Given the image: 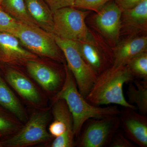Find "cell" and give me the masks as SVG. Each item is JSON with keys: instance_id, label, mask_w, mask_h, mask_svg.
Instances as JSON below:
<instances>
[{"instance_id": "1", "label": "cell", "mask_w": 147, "mask_h": 147, "mask_svg": "<svg viewBox=\"0 0 147 147\" xmlns=\"http://www.w3.org/2000/svg\"><path fill=\"white\" fill-rule=\"evenodd\" d=\"M65 78L61 89L53 97V102L62 99L68 106L72 115L74 136H79L84 124L89 119L119 115L120 110L116 105L102 107L92 105L80 93L75 79L64 64Z\"/></svg>"}, {"instance_id": "2", "label": "cell", "mask_w": 147, "mask_h": 147, "mask_svg": "<svg viewBox=\"0 0 147 147\" xmlns=\"http://www.w3.org/2000/svg\"><path fill=\"white\" fill-rule=\"evenodd\" d=\"M134 80L127 66L111 67L98 75L86 97V100L96 106L115 104L136 110V106L129 103L124 95V85Z\"/></svg>"}, {"instance_id": "3", "label": "cell", "mask_w": 147, "mask_h": 147, "mask_svg": "<svg viewBox=\"0 0 147 147\" xmlns=\"http://www.w3.org/2000/svg\"><path fill=\"white\" fill-rule=\"evenodd\" d=\"M11 34L16 36L27 50L36 55L63 62L62 52L52 34L39 27L19 22Z\"/></svg>"}, {"instance_id": "4", "label": "cell", "mask_w": 147, "mask_h": 147, "mask_svg": "<svg viewBox=\"0 0 147 147\" xmlns=\"http://www.w3.org/2000/svg\"><path fill=\"white\" fill-rule=\"evenodd\" d=\"M89 11H82L73 7L60 9L53 13V32L55 36L76 42L92 38L85 19Z\"/></svg>"}, {"instance_id": "5", "label": "cell", "mask_w": 147, "mask_h": 147, "mask_svg": "<svg viewBox=\"0 0 147 147\" xmlns=\"http://www.w3.org/2000/svg\"><path fill=\"white\" fill-rule=\"evenodd\" d=\"M55 37L65 58L66 65L75 79L79 92L86 97L91 89L97 75L83 59L77 42L55 36Z\"/></svg>"}, {"instance_id": "6", "label": "cell", "mask_w": 147, "mask_h": 147, "mask_svg": "<svg viewBox=\"0 0 147 147\" xmlns=\"http://www.w3.org/2000/svg\"><path fill=\"white\" fill-rule=\"evenodd\" d=\"M120 127L119 115L89 119L79 134V147H104L109 146L114 134Z\"/></svg>"}, {"instance_id": "7", "label": "cell", "mask_w": 147, "mask_h": 147, "mask_svg": "<svg viewBox=\"0 0 147 147\" xmlns=\"http://www.w3.org/2000/svg\"><path fill=\"white\" fill-rule=\"evenodd\" d=\"M50 115L48 110H38L33 113L24 127L13 136L1 142L2 146L25 147L50 141L53 138L47 130Z\"/></svg>"}, {"instance_id": "8", "label": "cell", "mask_w": 147, "mask_h": 147, "mask_svg": "<svg viewBox=\"0 0 147 147\" xmlns=\"http://www.w3.org/2000/svg\"><path fill=\"white\" fill-rule=\"evenodd\" d=\"M22 45L13 34L0 31V64L9 66L25 65L29 61L37 59V55Z\"/></svg>"}, {"instance_id": "9", "label": "cell", "mask_w": 147, "mask_h": 147, "mask_svg": "<svg viewBox=\"0 0 147 147\" xmlns=\"http://www.w3.org/2000/svg\"><path fill=\"white\" fill-rule=\"evenodd\" d=\"M135 110L123 107L119 115L120 125L131 142L139 146L147 147V117Z\"/></svg>"}, {"instance_id": "10", "label": "cell", "mask_w": 147, "mask_h": 147, "mask_svg": "<svg viewBox=\"0 0 147 147\" xmlns=\"http://www.w3.org/2000/svg\"><path fill=\"white\" fill-rule=\"evenodd\" d=\"M25 66L32 78L48 92L56 94L62 87L65 72L63 74L57 69L37 59L28 61Z\"/></svg>"}, {"instance_id": "11", "label": "cell", "mask_w": 147, "mask_h": 147, "mask_svg": "<svg viewBox=\"0 0 147 147\" xmlns=\"http://www.w3.org/2000/svg\"><path fill=\"white\" fill-rule=\"evenodd\" d=\"M95 17L96 26L106 38L113 42L119 38L122 11L115 2L107 3Z\"/></svg>"}, {"instance_id": "12", "label": "cell", "mask_w": 147, "mask_h": 147, "mask_svg": "<svg viewBox=\"0 0 147 147\" xmlns=\"http://www.w3.org/2000/svg\"><path fill=\"white\" fill-rule=\"evenodd\" d=\"M7 82L20 96L34 105H39L41 98L36 87L29 78L17 69H7L5 73Z\"/></svg>"}, {"instance_id": "13", "label": "cell", "mask_w": 147, "mask_h": 147, "mask_svg": "<svg viewBox=\"0 0 147 147\" xmlns=\"http://www.w3.org/2000/svg\"><path fill=\"white\" fill-rule=\"evenodd\" d=\"M147 37L145 36L131 37L121 42L114 51L112 67L125 66L135 57L146 51Z\"/></svg>"}, {"instance_id": "14", "label": "cell", "mask_w": 147, "mask_h": 147, "mask_svg": "<svg viewBox=\"0 0 147 147\" xmlns=\"http://www.w3.org/2000/svg\"><path fill=\"white\" fill-rule=\"evenodd\" d=\"M76 42L83 59L97 76L113 66V58L102 53L93 38Z\"/></svg>"}, {"instance_id": "15", "label": "cell", "mask_w": 147, "mask_h": 147, "mask_svg": "<svg viewBox=\"0 0 147 147\" xmlns=\"http://www.w3.org/2000/svg\"><path fill=\"white\" fill-rule=\"evenodd\" d=\"M52 113L54 120L49 126V131L53 137L61 136L67 132H74L72 115L64 100L53 101Z\"/></svg>"}, {"instance_id": "16", "label": "cell", "mask_w": 147, "mask_h": 147, "mask_svg": "<svg viewBox=\"0 0 147 147\" xmlns=\"http://www.w3.org/2000/svg\"><path fill=\"white\" fill-rule=\"evenodd\" d=\"M121 29L131 34H135L147 30V0L135 7L123 11Z\"/></svg>"}, {"instance_id": "17", "label": "cell", "mask_w": 147, "mask_h": 147, "mask_svg": "<svg viewBox=\"0 0 147 147\" xmlns=\"http://www.w3.org/2000/svg\"><path fill=\"white\" fill-rule=\"evenodd\" d=\"M25 2L28 13L37 26L53 34V13L45 1L25 0Z\"/></svg>"}, {"instance_id": "18", "label": "cell", "mask_w": 147, "mask_h": 147, "mask_svg": "<svg viewBox=\"0 0 147 147\" xmlns=\"http://www.w3.org/2000/svg\"><path fill=\"white\" fill-rule=\"evenodd\" d=\"M0 105L12 114L20 121L28 118L21 102L0 75Z\"/></svg>"}, {"instance_id": "19", "label": "cell", "mask_w": 147, "mask_h": 147, "mask_svg": "<svg viewBox=\"0 0 147 147\" xmlns=\"http://www.w3.org/2000/svg\"><path fill=\"white\" fill-rule=\"evenodd\" d=\"M135 86L129 83L127 94L129 103L135 105L139 113L144 115L147 114V81L139 82L133 80Z\"/></svg>"}, {"instance_id": "20", "label": "cell", "mask_w": 147, "mask_h": 147, "mask_svg": "<svg viewBox=\"0 0 147 147\" xmlns=\"http://www.w3.org/2000/svg\"><path fill=\"white\" fill-rule=\"evenodd\" d=\"M1 6L18 22L38 27L28 13L25 0H3Z\"/></svg>"}, {"instance_id": "21", "label": "cell", "mask_w": 147, "mask_h": 147, "mask_svg": "<svg viewBox=\"0 0 147 147\" xmlns=\"http://www.w3.org/2000/svg\"><path fill=\"white\" fill-rule=\"evenodd\" d=\"M127 66L134 78L137 77L143 79V81H147L146 51L132 59Z\"/></svg>"}, {"instance_id": "22", "label": "cell", "mask_w": 147, "mask_h": 147, "mask_svg": "<svg viewBox=\"0 0 147 147\" xmlns=\"http://www.w3.org/2000/svg\"><path fill=\"white\" fill-rule=\"evenodd\" d=\"M16 119H18L0 110V137L17 132L21 128Z\"/></svg>"}, {"instance_id": "23", "label": "cell", "mask_w": 147, "mask_h": 147, "mask_svg": "<svg viewBox=\"0 0 147 147\" xmlns=\"http://www.w3.org/2000/svg\"><path fill=\"white\" fill-rule=\"evenodd\" d=\"M111 0H74L73 7L98 12Z\"/></svg>"}, {"instance_id": "24", "label": "cell", "mask_w": 147, "mask_h": 147, "mask_svg": "<svg viewBox=\"0 0 147 147\" xmlns=\"http://www.w3.org/2000/svg\"><path fill=\"white\" fill-rule=\"evenodd\" d=\"M18 22L0 6V31L11 33L18 25Z\"/></svg>"}, {"instance_id": "25", "label": "cell", "mask_w": 147, "mask_h": 147, "mask_svg": "<svg viewBox=\"0 0 147 147\" xmlns=\"http://www.w3.org/2000/svg\"><path fill=\"white\" fill-rule=\"evenodd\" d=\"M73 133H65L56 137L51 144L52 147H72L75 146Z\"/></svg>"}, {"instance_id": "26", "label": "cell", "mask_w": 147, "mask_h": 147, "mask_svg": "<svg viewBox=\"0 0 147 147\" xmlns=\"http://www.w3.org/2000/svg\"><path fill=\"white\" fill-rule=\"evenodd\" d=\"M118 130L114 134L109 146L110 147H134L135 145Z\"/></svg>"}, {"instance_id": "27", "label": "cell", "mask_w": 147, "mask_h": 147, "mask_svg": "<svg viewBox=\"0 0 147 147\" xmlns=\"http://www.w3.org/2000/svg\"><path fill=\"white\" fill-rule=\"evenodd\" d=\"M54 13L56 10L67 7H74V0H44Z\"/></svg>"}, {"instance_id": "28", "label": "cell", "mask_w": 147, "mask_h": 147, "mask_svg": "<svg viewBox=\"0 0 147 147\" xmlns=\"http://www.w3.org/2000/svg\"><path fill=\"white\" fill-rule=\"evenodd\" d=\"M145 0H115V3L122 11L135 7Z\"/></svg>"}, {"instance_id": "29", "label": "cell", "mask_w": 147, "mask_h": 147, "mask_svg": "<svg viewBox=\"0 0 147 147\" xmlns=\"http://www.w3.org/2000/svg\"><path fill=\"white\" fill-rule=\"evenodd\" d=\"M2 144L1 142H0V147H2Z\"/></svg>"}, {"instance_id": "30", "label": "cell", "mask_w": 147, "mask_h": 147, "mask_svg": "<svg viewBox=\"0 0 147 147\" xmlns=\"http://www.w3.org/2000/svg\"><path fill=\"white\" fill-rule=\"evenodd\" d=\"M3 0H0V6Z\"/></svg>"}]
</instances>
